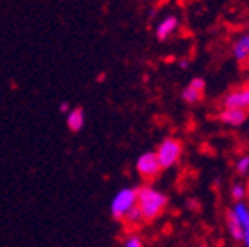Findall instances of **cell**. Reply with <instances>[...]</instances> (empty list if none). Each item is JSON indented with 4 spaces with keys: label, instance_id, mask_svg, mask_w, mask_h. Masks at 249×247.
Wrapping results in <instances>:
<instances>
[{
    "label": "cell",
    "instance_id": "obj_1",
    "mask_svg": "<svg viewBox=\"0 0 249 247\" xmlns=\"http://www.w3.org/2000/svg\"><path fill=\"white\" fill-rule=\"evenodd\" d=\"M168 206V197L152 185H144L137 189V208L140 209L145 221H154L164 212Z\"/></svg>",
    "mask_w": 249,
    "mask_h": 247
},
{
    "label": "cell",
    "instance_id": "obj_2",
    "mask_svg": "<svg viewBox=\"0 0 249 247\" xmlns=\"http://www.w3.org/2000/svg\"><path fill=\"white\" fill-rule=\"evenodd\" d=\"M156 156L161 164V170H168L178 164L180 158L183 154V142L178 140L177 137H166L160 142V145L156 147Z\"/></svg>",
    "mask_w": 249,
    "mask_h": 247
},
{
    "label": "cell",
    "instance_id": "obj_3",
    "mask_svg": "<svg viewBox=\"0 0 249 247\" xmlns=\"http://www.w3.org/2000/svg\"><path fill=\"white\" fill-rule=\"evenodd\" d=\"M137 206V189L133 187H124V189H120L116 194H114L113 201H111V206H109V212L111 216L118 221H123L126 212L132 208Z\"/></svg>",
    "mask_w": 249,
    "mask_h": 247
},
{
    "label": "cell",
    "instance_id": "obj_4",
    "mask_svg": "<svg viewBox=\"0 0 249 247\" xmlns=\"http://www.w3.org/2000/svg\"><path fill=\"white\" fill-rule=\"evenodd\" d=\"M135 170L139 173V176H142L144 180H151L156 178L161 173V164L158 161V156L154 151L142 152L135 161Z\"/></svg>",
    "mask_w": 249,
    "mask_h": 247
},
{
    "label": "cell",
    "instance_id": "obj_5",
    "mask_svg": "<svg viewBox=\"0 0 249 247\" xmlns=\"http://www.w3.org/2000/svg\"><path fill=\"white\" fill-rule=\"evenodd\" d=\"M248 107H249V85L230 90L223 97V109H244V111H248Z\"/></svg>",
    "mask_w": 249,
    "mask_h": 247
},
{
    "label": "cell",
    "instance_id": "obj_6",
    "mask_svg": "<svg viewBox=\"0 0 249 247\" xmlns=\"http://www.w3.org/2000/svg\"><path fill=\"white\" fill-rule=\"evenodd\" d=\"M204 90H206V81L202 78H194V80L182 90V101L185 104H197L202 101V95H204Z\"/></svg>",
    "mask_w": 249,
    "mask_h": 247
},
{
    "label": "cell",
    "instance_id": "obj_7",
    "mask_svg": "<svg viewBox=\"0 0 249 247\" xmlns=\"http://www.w3.org/2000/svg\"><path fill=\"white\" fill-rule=\"evenodd\" d=\"M230 211L233 212V216L237 218L239 225H241L242 244L244 247H249V206L246 202H235Z\"/></svg>",
    "mask_w": 249,
    "mask_h": 247
},
{
    "label": "cell",
    "instance_id": "obj_8",
    "mask_svg": "<svg viewBox=\"0 0 249 247\" xmlns=\"http://www.w3.org/2000/svg\"><path fill=\"white\" fill-rule=\"evenodd\" d=\"M249 112L244 109H222V112L218 114V120L222 121L227 126H242L248 121Z\"/></svg>",
    "mask_w": 249,
    "mask_h": 247
},
{
    "label": "cell",
    "instance_id": "obj_9",
    "mask_svg": "<svg viewBox=\"0 0 249 247\" xmlns=\"http://www.w3.org/2000/svg\"><path fill=\"white\" fill-rule=\"evenodd\" d=\"M177 28H178V18L175 14H168L156 26V38L160 40V42H164V40H168L175 33Z\"/></svg>",
    "mask_w": 249,
    "mask_h": 247
},
{
    "label": "cell",
    "instance_id": "obj_10",
    "mask_svg": "<svg viewBox=\"0 0 249 247\" xmlns=\"http://www.w3.org/2000/svg\"><path fill=\"white\" fill-rule=\"evenodd\" d=\"M232 54L235 57V61L239 62H246L249 59V30L244 31L235 43L232 45Z\"/></svg>",
    "mask_w": 249,
    "mask_h": 247
},
{
    "label": "cell",
    "instance_id": "obj_11",
    "mask_svg": "<svg viewBox=\"0 0 249 247\" xmlns=\"http://www.w3.org/2000/svg\"><path fill=\"white\" fill-rule=\"evenodd\" d=\"M66 126L70 128V131L78 133L85 126V111L82 107H73L66 114Z\"/></svg>",
    "mask_w": 249,
    "mask_h": 247
},
{
    "label": "cell",
    "instance_id": "obj_12",
    "mask_svg": "<svg viewBox=\"0 0 249 247\" xmlns=\"http://www.w3.org/2000/svg\"><path fill=\"white\" fill-rule=\"evenodd\" d=\"M225 225H227V230H229L230 237H232L233 240H237V242H242V230H241V225H239L237 218L233 216V212L227 211L225 214Z\"/></svg>",
    "mask_w": 249,
    "mask_h": 247
},
{
    "label": "cell",
    "instance_id": "obj_13",
    "mask_svg": "<svg viewBox=\"0 0 249 247\" xmlns=\"http://www.w3.org/2000/svg\"><path fill=\"white\" fill-rule=\"evenodd\" d=\"M230 197H232L233 202H244V199L248 197V187L244 183L235 182L230 187Z\"/></svg>",
    "mask_w": 249,
    "mask_h": 247
},
{
    "label": "cell",
    "instance_id": "obj_14",
    "mask_svg": "<svg viewBox=\"0 0 249 247\" xmlns=\"http://www.w3.org/2000/svg\"><path fill=\"white\" fill-rule=\"evenodd\" d=\"M124 221L128 225H132V227H137V225H140L142 221H144V216H142V212H140V209L137 208H132L128 212H126V216H124Z\"/></svg>",
    "mask_w": 249,
    "mask_h": 247
},
{
    "label": "cell",
    "instance_id": "obj_15",
    "mask_svg": "<svg viewBox=\"0 0 249 247\" xmlns=\"http://www.w3.org/2000/svg\"><path fill=\"white\" fill-rule=\"evenodd\" d=\"M235 173L246 176L249 175V154H244L235 161Z\"/></svg>",
    "mask_w": 249,
    "mask_h": 247
},
{
    "label": "cell",
    "instance_id": "obj_16",
    "mask_svg": "<svg viewBox=\"0 0 249 247\" xmlns=\"http://www.w3.org/2000/svg\"><path fill=\"white\" fill-rule=\"evenodd\" d=\"M123 247H145L140 235H128L123 240Z\"/></svg>",
    "mask_w": 249,
    "mask_h": 247
},
{
    "label": "cell",
    "instance_id": "obj_17",
    "mask_svg": "<svg viewBox=\"0 0 249 247\" xmlns=\"http://www.w3.org/2000/svg\"><path fill=\"white\" fill-rule=\"evenodd\" d=\"M187 208L191 209V211L197 209V201H196V199H189V201H187Z\"/></svg>",
    "mask_w": 249,
    "mask_h": 247
},
{
    "label": "cell",
    "instance_id": "obj_18",
    "mask_svg": "<svg viewBox=\"0 0 249 247\" xmlns=\"http://www.w3.org/2000/svg\"><path fill=\"white\" fill-rule=\"evenodd\" d=\"M59 109H61L62 112H66V114L71 111V109H70V104H68V102H61V106H59Z\"/></svg>",
    "mask_w": 249,
    "mask_h": 247
},
{
    "label": "cell",
    "instance_id": "obj_19",
    "mask_svg": "<svg viewBox=\"0 0 249 247\" xmlns=\"http://www.w3.org/2000/svg\"><path fill=\"white\" fill-rule=\"evenodd\" d=\"M180 66H182L183 70H187V68H189V62H187V61H182V62H180Z\"/></svg>",
    "mask_w": 249,
    "mask_h": 247
},
{
    "label": "cell",
    "instance_id": "obj_20",
    "mask_svg": "<svg viewBox=\"0 0 249 247\" xmlns=\"http://www.w3.org/2000/svg\"><path fill=\"white\" fill-rule=\"evenodd\" d=\"M246 80H248V83H246V85H249V71H248V76H246Z\"/></svg>",
    "mask_w": 249,
    "mask_h": 247
},
{
    "label": "cell",
    "instance_id": "obj_21",
    "mask_svg": "<svg viewBox=\"0 0 249 247\" xmlns=\"http://www.w3.org/2000/svg\"><path fill=\"white\" fill-rule=\"evenodd\" d=\"M197 247H208V246H206V244H199Z\"/></svg>",
    "mask_w": 249,
    "mask_h": 247
}]
</instances>
